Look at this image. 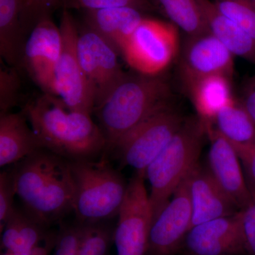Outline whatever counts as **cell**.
I'll use <instances>...</instances> for the list:
<instances>
[{"label":"cell","mask_w":255,"mask_h":255,"mask_svg":"<svg viewBox=\"0 0 255 255\" xmlns=\"http://www.w3.org/2000/svg\"><path fill=\"white\" fill-rule=\"evenodd\" d=\"M51 232L49 228L31 219L23 210L15 207L1 231V248L17 254L29 253Z\"/></svg>","instance_id":"obj_21"},{"label":"cell","mask_w":255,"mask_h":255,"mask_svg":"<svg viewBox=\"0 0 255 255\" xmlns=\"http://www.w3.org/2000/svg\"><path fill=\"white\" fill-rule=\"evenodd\" d=\"M20 78L16 69L0 68V115L9 113L19 100Z\"/></svg>","instance_id":"obj_29"},{"label":"cell","mask_w":255,"mask_h":255,"mask_svg":"<svg viewBox=\"0 0 255 255\" xmlns=\"http://www.w3.org/2000/svg\"><path fill=\"white\" fill-rule=\"evenodd\" d=\"M132 7L141 11L154 9L150 0H65L63 9L85 10Z\"/></svg>","instance_id":"obj_30"},{"label":"cell","mask_w":255,"mask_h":255,"mask_svg":"<svg viewBox=\"0 0 255 255\" xmlns=\"http://www.w3.org/2000/svg\"><path fill=\"white\" fill-rule=\"evenodd\" d=\"M11 170L23 211L36 222L49 228L73 211L70 160L40 149L15 163Z\"/></svg>","instance_id":"obj_1"},{"label":"cell","mask_w":255,"mask_h":255,"mask_svg":"<svg viewBox=\"0 0 255 255\" xmlns=\"http://www.w3.org/2000/svg\"><path fill=\"white\" fill-rule=\"evenodd\" d=\"M185 181L192 209L191 227L232 216L239 211L218 185L209 169L203 168L198 164Z\"/></svg>","instance_id":"obj_16"},{"label":"cell","mask_w":255,"mask_h":255,"mask_svg":"<svg viewBox=\"0 0 255 255\" xmlns=\"http://www.w3.org/2000/svg\"><path fill=\"white\" fill-rule=\"evenodd\" d=\"M22 0H0V55L8 65L22 64L26 38L21 23Z\"/></svg>","instance_id":"obj_22"},{"label":"cell","mask_w":255,"mask_h":255,"mask_svg":"<svg viewBox=\"0 0 255 255\" xmlns=\"http://www.w3.org/2000/svg\"><path fill=\"white\" fill-rule=\"evenodd\" d=\"M89 226L77 221L62 224L58 231L53 255H78Z\"/></svg>","instance_id":"obj_28"},{"label":"cell","mask_w":255,"mask_h":255,"mask_svg":"<svg viewBox=\"0 0 255 255\" xmlns=\"http://www.w3.org/2000/svg\"><path fill=\"white\" fill-rule=\"evenodd\" d=\"M239 216L247 252L255 255V194H252L249 204L239 210Z\"/></svg>","instance_id":"obj_32"},{"label":"cell","mask_w":255,"mask_h":255,"mask_svg":"<svg viewBox=\"0 0 255 255\" xmlns=\"http://www.w3.org/2000/svg\"><path fill=\"white\" fill-rule=\"evenodd\" d=\"M211 145L209 152L210 173L238 209L246 207L252 194L241 166V159L232 144L213 127L205 124Z\"/></svg>","instance_id":"obj_15"},{"label":"cell","mask_w":255,"mask_h":255,"mask_svg":"<svg viewBox=\"0 0 255 255\" xmlns=\"http://www.w3.org/2000/svg\"><path fill=\"white\" fill-rule=\"evenodd\" d=\"M1 255H18L17 253H13V252L4 251V253H1Z\"/></svg>","instance_id":"obj_36"},{"label":"cell","mask_w":255,"mask_h":255,"mask_svg":"<svg viewBox=\"0 0 255 255\" xmlns=\"http://www.w3.org/2000/svg\"><path fill=\"white\" fill-rule=\"evenodd\" d=\"M114 231L108 221L90 225L78 255H110Z\"/></svg>","instance_id":"obj_25"},{"label":"cell","mask_w":255,"mask_h":255,"mask_svg":"<svg viewBox=\"0 0 255 255\" xmlns=\"http://www.w3.org/2000/svg\"><path fill=\"white\" fill-rule=\"evenodd\" d=\"M64 1L65 0H23L20 17L26 38L42 19L51 17L57 9H63Z\"/></svg>","instance_id":"obj_26"},{"label":"cell","mask_w":255,"mask_h":255,"mask_svg":"<svg viewBox=\"0 0 255 255\" xmlns=\"http://www.w3.org/2000/svg\"><path fill=\"white\" fill-rule=\"evenodd\" d=\"M246 1H248V2L251 3V4L255 6V0H246Z\"/></svg>","instance_id":"obj_37"},{"label":"cell","mask_w":255,"mask_h":255,"mask_svg":"<svg viewBox=\"0 0 255 255\" xmlns=\"http://www.w3.org/2000/svg\"><path fill=\"white\" fill-rule=\"evenodd\" d=\"M51 249L50 247L41 245L33 248L31 251L27 253H22V254H18V255H50L51 253Z\"/></svg>","instance_id":"obj_35"},{"label":"cell","mask_w":255,"mask_h":255,"mask_svg":"<svg viewBox=\"0 0 255 255\" xmlns=\"http://www.w3.org/2000/svg\"><path fill=\"white\" fill-rule=\"evenodd\" d=\"M230 80L231 78L224 75H211L186 85L198 115L204 124H212L220 111L234 101Z\"/></svg>","instance_id":"obj_20"},{"label":"cell","mask_w":255,"mask_h":255,"mask_svg":"<svg viewBox=\"0 0 255 255\" xmlns=\"http://www.w3.org/2000/svg\"><path fill=\"white\" fill-rule=\"evenodd\" d=\"M143 11L132 7L85 10V24L97 32L122 55L130 37L145 18Z\"/></svg>","instance_id":"obj_17"},{"label":"cell","mask_w":255,"mask_h":255,"mask_svg":"<svg viewBox=\"0 0 255 255\" xmlns=\"http://www.w3.org/2000/svg\"><path fill=\"white\" fill-rule=\"evenodd\" d=\"M153 220L146 255H174L191 227L192 209L185 179Z\"/></svg>","instance_id":"obj_12"},{"label":"cell","mask_w":255,"mask_h":255,"mask_svg":"<svg viewBox=\"0 0 255 255\" xmlns=\"http://www.w3.org/2000/svg\"><path fill=\"white\" fill-rule=\"evenodd\" d=\"M184 121L169 105L164 106L124 137L112 152L117 153L124 164L135 169V172L145 173Z\"/></svg>","instance_id":"obj_6"},{"label":"cell","mask_w":255,"mask_h":255,"mask_svg":"<svg viewBox=\"0 0 255 255\" xmlns=\"http://www.w3.org/2000/svg\"><path fill=\"white\" fill-rule=\"evenodd\" d=\"M170 88L160 75L127 74L105 102L96 109L107 140L105 152L139 124L169 105Z\"/></svg>","instance_id":"obj_3"},{"label":"cell","mask_w":255,"mask_h":255,"mask_svg":"<svg viewBox=\"0 0 255 255\" xmlns=\"http://www.w3.org/2000/svg\"><path fill=\"white\" fill-rule=\"evenodd\" d=\"M241 103L255 122V74L245 87Z\"/></svg>","instance_id":"obj_34"},{"label":"cell","mask_w":255,"mask_h":255,"mask_svg":"<svg viewBox=\"0 0 255 255\" xmlns=\"http://www.w3.org/2000/svg\"><path fill=\"white\" fill-rule=\"evenodd\" d=\"M145 179V172H135L128 183L114 231V243L117 255L147 253L153 215Z\"/></svg>","instance_id":"obj_9"},{"label":"cell","mask_w":255,"mask_h":255,"mask_svg":"<svg viewBox=\"0 0 255 255\" xmlns=\"http://www.w3.org/2000/svg\"><path fill=\"white\" fill-rule=\"evenodd\" d=\"M170 23L180 28L188 36L209 31L198 0H150Z\"/></svg>","instance_id":"obj_24"},{"label":"cell","mask_w":255,"mask_h":255,"mask_svg":"<svg viewBox=\"0 0 255 255\" xmlns=\"http://www.w3.org/2000/svg\"><path fill=\"white\" fill-rule=\"evenodd\" d=\"M23 112L43 148L70 161L105 153L107 140L91 115L70 110L56 96L45 94L28 103Z\"/></svg>","instance_id":"obj_2"},{"label":"cell","mask_w":255,"mask_h":255,"mask_svg":"<svg viewBox=\"0 0 255 255\" xmlns=\"http://www.w3.org/2000/svg\"><path fill=\"white\" fill-rule=\"evenodd\" d=\"M218 9L255 40V6L246 0H214Z\"/></svg>","instance_id":"obj_27"},{"label":"cell","mask_w":255,"mask_h":255,"mask_svg":"<svg viewBox=\"0 0 255 255\" xmlns=\"http://www.w3.org/2000/svg\"><path fill=\"white\" fill-rule=\"evenodd\" d=\"M61 48V32L51 17L39 21L25 43L21 65L47 95L57 96L55 70Z\"/></svg>","instance_id":"obj_11"},{"label":"cell","mask_w":255,"mask_h":255,"mask_svg":"<svg viewBox=\"0 0 255 255\" xmlns=\"http://www.w3.org/2000/svg\"><path fill=\"white\" fill-rule=\"evenodd\" d=\"M206 134L205 124L199 117L184 119L172 140L146 169L153 220L199 164Z\"/></svg>","instance_id":"obj_5"},{"label":"cell","mask_w":255,"mask_h":255,"mask_svg":"<svg viewBox=\"0 0 255 255\" xmlns=\"http://www.w3.org/2000/svg\"><path fill=\"white\" fill-rule=\"evenodd\" d=\"M16 183L12 170L0 174V231H2L10 215L14 211Z\"/></svg>","instance_id":"obj_31"},{"label":"cell","mask_w":255,"mask_h":255,"mask_svg":"<svg viewBox=\"0 0 255 255\" xmlns=\"http://www.w3.org/2000/svg\"><path fill=\"white\" fill-rule=\"evenodd\" d=\"M178 50L177 27L145 17L124 47L122 56L137 73L159 75L174 61Z\"/></svg>","instance_id":"obj_7"},{"label":"cell","mask_w":255,"mask_h":255,"mask_svg":"<svg viewBox=\"0 0 255 255\" xmlns=\"http://www.w3.org/2000/svg\"><path fill=\"white\" fill-rule=\"evenodd\" d=\"M70 162L75 221L92 225L118 216L128 185L120 172L105 158Z\"/></svg>","instance_id":"obj_4"},{"label":"cell","mask_w":255,"mask_h":255,"mask_svg":"<svg viewBox=\"0 0 255 255\" xmlns=\"http://www.w3.org/2000/svg\"><path fill=\"white\" fill-rule=\"evenodd\" d=\"M206 26L234 56L255 63V40L223 14L214 1L198 0Z\"/></svg>","instance_id":"obj_19"},{"label":"cell","mask_w":255,"mask_h":255,"mask_svg":"<svg viewBox=\"0 0 255 255\" xmlns=\"http://www.w3.org/2000/svg\"><path fill=\"white\" fill-rule=\"evenodd\" d=\"M188 255H241L248 253L240 221L239 211L193 226L183 242Z\"/></svg>","instance_id":"obj_14"},{"label":"cell","mask_w":255,"mask_h":255,"mask_svg":"<svg viewBox=\"0 0 255 255\" xmlns=\"http://www.w3.org/2000/svg\"><path fill=\"white\" fill-rule=\"evenodd\" d=\"M235 149L243 162L248 187L251 194H255V142L251 145L236 147Z\"/></svg>","instance_id":"obj_33"},{"label":"cell","mask_w":255,"mask_h":255,"mask_svg":"<svg viewBox=\"0 0 255 255\" xmlns=\"http://www.w3.org/2000/svg\"><path fill=\"white\" fill-rule=\"evenodd\" d=\"M22 1H23V0H22Z\"/></svg>","instance_id":"obj_38"},{"label":"cell","mask_w":255,"mask_h":255,"mask_svg":"<svg viewBox=\"0 0 255 255\" xmlns=\"http://www.w3.org/2000/svg\"><path fill=\"white\" fill-rule=\"evenodd\" d=\"M78 52L95 111L108 98L127 73L121 67L119 61L120 55L117 50L85 24L79 28Z\"/></svg>","instance_id":"obj_10"},{"label":"cell","mask_w":255,"mask_h":255,"mask_svg":"<svg viewBox=\"0 0 255 255\" xmlns=\"http://www.w3.org/2000/svg\"><path fill=\"white\" fill-rule=\"evenodd\" d=\"M24 113L0 115V166L19 162L43 149L39 139L30 128Z\"/></svg>","instance_id":"obj_18"},{"label":"cell","mask_w":255,"mask_h":255,"mask_svg":"<svg viewBox=\"0 0 255 255\" xmlns=\"http://www.w3.org/2000/svg\"><path fill=\"white\" fill-rule=\"evenodd\" d=\"M233 58V53L209 31L188 36L179 64L184 86L211 75L231 78Z\"/></svg>","instance_id":"obj_13"},{"label":"cell","mask_w":255,"mask_h":255,"mask_svg":"<svg viewBox=\"0 0 255 255\" xmlns=\"http://www.w3.org/2000/svg\"><path fill=\"white\" fill-rule=\"evenodd\" d=\"M59 27L62 48L55 70L56 95L70 110L91 115L95 105L79 58V28L68 9H63Z\"/></svg>","instance_id":"obj_8"},{"label":"cell","mask_w":255,"mask_h":255,"mask_svg":"<svg viewBox=\"0 0 255 255\" xmlns=\"http://www.w3.org/2000/svg\"><path fill=\"white\" fill-rule=\"evenodd\" d=\"M212 126L233 147L255 142V122L242 103L233 101L215 117Z\"/></svg>","instance_id":"obj_23"}]
</instances>
